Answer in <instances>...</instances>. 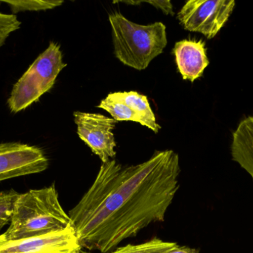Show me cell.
Listing matches in <instances>:
<instances>
[{"label":"cell","instance_id":"6da1fadb","mask_svg":"<svg viewBox=\"0 0 253 253\" xmlns=\"http://www.w3.org/2000/svg\"><path fill=\"white\" fill-rule=\"evenodd\" d=\"M179 157L156 151L147 161L102 163L94 182L68 212L82 249L109 253L153 223L163 222L179 190Z\"/></svg>","mask_w":253,"mask_h":253},{"label":"cell","instance_id":"7a4b0ae2","mask_svg":"<svg viewBox=\"0 0 253 253\" xmlns=\"http://www.w3.org/2000/svg\"><path fill=\"white\" fill-rule=\"evenodd\" d=\"M72 226L69 215L59 202L53 184L20 194L4 235L7 242L59 231Z\"/></svg>","mask_w":253,"mask_h":253},{"label":"cell","instance_id":"3957f363","mask_svg":"<svg viewBox=\"0 0 253 253\" xmlns=\"http://www.w3.org/2000/svg\"><path fill=\"white\" fill-rule=\"evenodd\" d=\"M109 21L116 57L134 69H146L168 44L166 26L162 22L139 25L118 12L111 13Z\"/></svg>","mask_w":253,"mask_h":253},{"label":"cell","instance_id":"277c9868","mask_svg":"<svg viewBox=\"0 0 253 253\" xmlns=\"http://www.w3.org/2000/svg\"><path fill=\"white\" fill-rule=\"evenodd\" d=\"M66 65L62 59L60 46L50 42L13 86L7 99L10 111L16 114L38 102L53 87L58 75Z\"/></svg>","mask_w":253,"mask_h":253},{"label":"cell","instance_id":"5b68a950","mask_svg":"<svg viewBox=\"0 0 253 253\" xmlns=\"http://www.w3.org/2000/svg\"><path fill=\"white\" fill-rule=\"evenodd\" d=\"M235 7L234 0H189L177 18L187 31L212 39L227 23Z\"/></svg>","mask_w":253,"mask_h":253},{"label":"cell","instance_id":"8992f818","mask_svg":"<svg viewBox=\"0 0 253 253\" xmlns=\"http://www.w3.org/2000/svg\"><path fill=\"white\" fill-rule=\"evenodd\" d=\"M77 134L102 163L115 157L117 143L113 130L117 120L99 113L74 112Z\"/></svg>","mask_w":253,"mask_h":253},{"label":"cell","instance_id":"52a82bcc","mask_svg":"<svg viewBox=\"0 0 253 253\" xmlns=\"http://www.w3.org/2000/svg\"><path fill=\"white\" fill-rule=\"evenodd\" d=\"M48 165V159L39 147L17 142L0 144V181L40 173Z\"/></svg>","mask_w":253,"mask_h":253},{"label":"cell","instance_id":"ba28073f","mask_svg":"<svg viewBox=\"0 0 253 253\" xmlns=\"http://www.w3.org/2000/svg\"><path fill=\"white\" fill-rule=\"evenodd\" d=\"M82 248L74 227L0 245V253H80Z\"/></svg>","mask_w":253,"mask_h":253},{"label":"cell","instance_id":"9c48e42d","mask_svg":"<svg viewBox=\"0 0 253 253\" xmlns=\"http://www.w3.org/2000/svg\"><path fill=\"white\" fill-rule=\"evenodd\" d=\"M177 68L184 80L194 82L203 75L209 65L207 49L203 40H183L174 46Z\"/></svg>","mask_w":253,"mask_h":253},{"label":"cell","instance_id":"30bf717a","mask_svg":"<svg viewBox=\"0 0 253 253\" xmlns=\"http://www.w3.org/2000/svg\"><path fill=\"white\" fill-rule=\"evenodd\" d=\"M230 152L233 161L245 169L253 181V115L243 119L233 132Z\"/></svg>","mask_w":253,"mask_h":253},{"label":"cell","instance_id":"8fae6325","mask_svg":"<svg viewBox=\"0 0 253 253\" xmlns=\"http://www.w3.org/2000/svg\"><path fill=\"white\" fill-rule=\"evenodd\" d=\"M112 95L139 115L144 121V126L151 129L154 133H158L162 129L156 122V116L145 95L136 92H114Z\"/></svg>","mask_w":253,"mask_h":253},{"label":"cell","instance_id":"7c38bea8","mask_svg":"<svg viewBox=\"0 0 253 253\" xmlns=\"http://www.w3.org/2000/svg\"><path fill=\"white\" fill-rule=\"evenodd\" d=\"M98 108H102L108 111L114 120L118 121H132L139 123L144 126V121L141 117L132 111L129 106L120 100L113 96L110 93L105 99L101 101Z\"/></svg>","mask_w":253,"mask_h":253},{"label":"cell","instance_id":"4fadbf2b","mask_svg":"<svg viewBox=\"0 0 253 253\" xmlns=\"http://www.w3.org/2000/svg\"><path fill=\"white\" fill-rule=\"evenodd\" d=\"M177 246L175 242H165L155 238L141 245H127L117 248L109 253H166Z\"/></svg>","mask_w":253,"mask_h":253},{"label":"cell","instance_id":"5bb4252c","mask_svg":"<svg viewBox=\"0 0 253 253\" xmlns=\"http://www.w3.org/2000/svg\"><path fill=\"white\" fill-rule=\"evenodd\" d=\"M1 2L8 4L12 14L19 12L41 11L59 7L63 4L59 0H0Z\"/></svg>","mask_w":253,"mask_h":253},{"label":"cell","instance_id":"9a60e30c","mask_svg":"<svg viewBox=\"0 0 253 253\" xmlns=\"http://www.w3.org/2000/svg\"><path fill=\"white\" fill-rule=\"evenodd\" d=\"M20 194L14 190L0 192V231L10 222L15 203Z\"/></svg>","mask_w":253,"mask_h":253},{"label":"cell","instance_id":"2e32d148","mask_svg":"<svg viewBox=\"0 0 253 253\" xmlns=\"http://www.w3.org/2000/svg\"><path fill=\"white\" fill-rule=\"evenodd\" d=\"M21 24L16 15L0 13V49L10 34L19 29Z\"/></svg>","mask_w":253,"mask_h":253},{"label":"cell","instance_id":"e0dca14e","mask_svg":"<svg viewBox=\"0 0 253 253\" xmlns=\"http://www.w3.org/2000/svg\"><path fill=\"white\" fill-rule=\"evenodd\" d=\"M118 2H124L126 3V4H139L141 3H148V4H152V5L154 6L156 8L160 9V10H162L165 14L166 15H171V16H173L174 11H173V7H172V3H171L170 1H117V2L114 3H118Z\"/></svg>","mask_w":253,"mask_h":253},{"label":"cell","instance_id":"ac0fdd59","mask_svg":"<svg viewBox=\"0 0 253 253\" xmlns=\"http://www.w3.org/2000/svg\"><path fill=\"white\" fill-rule=\"evenodd\" d=\"M166 253H199V250L188 248V247H180L178 245L176 248Z\"/></svg>","mask_w":253,"mask_h":253},{"label":"cell","instance_id":"d6986e66","mask_svg":"<svg viewBox=\"0 0 253 253\" xmlns=\"http://www.w3.org/2000/svg\"><path fill=\"white\" fill-rule=\"evenodd\" d=\"M6 242H7V239H6V236L5 235H4V233L0 235V245Z\"/></svg>","mask_w":253,"mask_h":253}]
</instances>
